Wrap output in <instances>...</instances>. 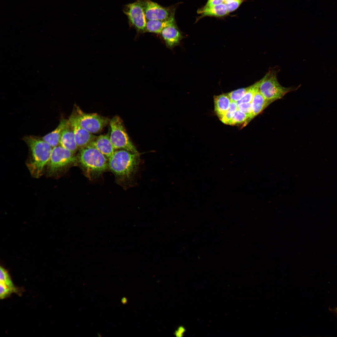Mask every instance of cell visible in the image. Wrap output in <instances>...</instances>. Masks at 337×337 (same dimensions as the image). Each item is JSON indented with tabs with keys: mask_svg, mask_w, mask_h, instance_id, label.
Here are the masks:
<instances>
[{
	"mask_svg": "<svg viewBox=\"0 0 337 337\" xmlns=\"http://www.w3.org/2000/svg\"><path fill=\"white\" fill-rule=\"evenodd\" d=\"M140 162L139 152L120 149L115 151L108 159V167L120 180L129 181L138 171Z\"/></svg>",
	"mask_w": 337,
	"mask_h": 337,
	"instance_id": "6da1fadb",
	"label": "cell"
},
{
	"mask_svg": "<svg viewBox=\"0 0 337 337\" xmlns=\"http://www.w3.org/2000/svg\"><path fill=\"white\" fill-rule=\"evenodd\" d=\"M23 140L31 152L30 159L27 165L32 176L38 178L42 174L44 168L50 159L52 147L42 138L27 136Z\"/></svg>",
	"mask_w": 337,
	"mask_h": 337,
	"instance_id": "7a4b0ae2",
	"label": "cell"
},
{
	"mask_svg": "<svg viewBox=\"0 0 337 337\" xmlns=\"http://www.w3.org/2000/svg\"><path fill=\"white\" fill-rule=\"evenodd\" d=\"M77 161L85 171L90 174H100L108 167V159L90 145L80 149Z\"/></svg>",
	"mask_w": 337,
	"mask_h": 337,
	"instance_id": "3957f363",
	"label": "cell"
},
{
	"mask_svg": "<svg viewBox=\"0 0 337 337\" xmlns=\"http://www.w3.org/2000/svg\"><path fill=\"white\" fill-rule=\"evenodd\" d=\"M278 70L277 68H270L260 80L258 90L267 100L271 103L281 99L287 93L297 89L284 87L280 85L277 77Z\"/></svg>",
	"mask_w": 337,
	"mask_h": 337,
	"instance_id": "277c9868",
	"label": "cell"
},
{
	"mask_svg": "<svg viewBox=\"0 0 337 337\" xmlns=\"http://www.w3.org/2000/svg\"><path fill=\"white\" fill-rule=\"evenodd\" d=\"M77 161L74 154L58 145L53 148L47 165V175L54 176Z\"/></svg>",
	"mask_w": 337,
	"mask_h": 337,
	"instance_id": "5b68a950",
	"label": "cell"
},
{
	"mask_svg": "<svg viewBox=\"0 0 337 337\" xmlns=\"http://www.w3.org/2000/svg\"><path fill=\"white\" fill-rule=\"evenodd\" d=\"M69 118L92 134L100 132L110 121L108 118L97 114L85 113L77 106L75 107Z\"/></svg>",
	"mask_w": 337,
	"mask_h": 337,
	"instance_id": "8992f818",
	"label": "cell"
},
{
	"mask_svg": "<svg viewBox=\"0 0 337 337\" xmlns=\"http://www.w3.org/2000/svg\"><path fill=\"white\" fill-rule=\"evenodd\" d=\"M109 123L111 128L110 138L114 149L138 153L131 141L120 118L115 116L110 120Z\"/></svg>",
	"mask_w": 337,
	"mask_h": 337,
	"instance_id": "52a82bcc",
	"label": "cell"
},
{
	"mask_svg": "<svg viewBox=\"0 0 337 337\" xmlns=\"http://www.w3.org/2000/svg\"><path fill=\"white\" fill-rule=\"evenodd\" d=\"M141 3L146 20H166L174 17L175 7H164L150 0H137Z\"/></svg>",
	"mask_w": 337,
	"mask_h": 337,
	"instance_id": "ba28073f",
	"label": "cell"
},
{
	"mask_svg": "<svg viewBox=\"0 0 337 337\" xmlns=\"http://www.w3.org/2000/svg\"><path fill=\"white\" fill-rule=\"evenodd\" d=\"M123 11L130 26L138 32H146V19L142 7L138 0L125 5Z\"/></svg>",
	"mask_w": 337,
	"mask_h": 337,
	"instance_id": "9c48e42d",
	"label": "cell"
},
{
	"mask_svg": "<svg viewBox=\"0 0 337 337\" xmlns=\"http://www.w3.org/2000/svg\"><path fill=\"white\" fill-rule=\"evenodd\" d=\"M68 121L73 131L76 144L78 148H82L89 145L96 137L81 127L73 120L69 118Z\"/></svg>",
	"mask_w": 337,
	"mask_h": 337,
	"instance_id": "30bf717a",
	"label": "cell"
},
{
	"mask_svg": "<svg viewBox=\"0 0 337 337\" xmlns=\"http://www.w3.org/2000/svg\"><path fill=\"white\" fill-rule=\"evenodd\" d=\"M160 34L166 46L169 48L179 44L183 37L176 23L164 28Z\"/></svg>",
	"mask_w": 337,
	"mask_h": 337,
	"instance_id": "8fae6325",
	"label": "cell"
},
{
	"mask_svg": "<svg viewBox=\"0 0 337 337\" xmlns=\"http://www.w3.org/2000/svg\"><path fill=\"white\" fill-rule=\"evenodd\" d=\"M89 145L95 148L108 159L115 151L108 134L97 137Z\"/></svg>",
	"mask_w": 337,
	"mask_h": 337,
	"instance_id": "7c38bea8",
	"label": "cell"
},
{
	"mask_svg": "<svg viewBox=\"0 0 337 337\" xmlns=\"http://www.w3.org/2000/svg\"><path fill=\"white\" fill-rule=\"evenodd\" d=\"M59 145L74 154L78 149L75 142L72 127L69 121L62 133Z\"/></svg>",
	"mask_w": 337,
	"mask_h": 337,
	"instance_id": "4fadbf2b",
	"label": "cell"
},
{
	"mask_svg": "<svg viewBox=\"0 0 337 337\" xmlns=\"http://www.w3.org/2000/svg\"><path fill=\"white\" fill-rule=\"evenodd\" d=\"M68 122V120H61L57 127L54 130L44 136L42 139L52 147L58 145L62 133Z\"/></svg>",
	"mask_w": 337,
	"mask_h": 337,
	"instance_id": "5bb4252c",
	"label": "cell"
},
{
	"mask_svg": "<svg viewBox=\"0 0 337 337\" xmlns=\"http://www.w3.org/2000/svg\"><path fill=\"white\" fill-rule=\"evenodd\" d=\"M214 111L220 119L228 109L231 102L228 93L214 96Z\"/></svg>",
	"mask_w": 337,
	"mask_h": 337,
	"instance_id": "9a60e30c",
	"label": "cell"
},
{
	"mask_svg": "<svg viewBox=\"0 0 337 337\" xmlns=\"http://www.w3.org/2000/svg\"><path fill=\"white\" fill-rule=\"evenodd\" d=\"M197 13L200 15L199 19L206 16L222 17L229 14L224 3L208 8L202 7L198 10Z\"/></svg>",
	"mask_w": 337,
	"mask_h": 337,
	"instance_id": "2e32d148",
	"label": "cell"
},
{
	"mask_svg": "<svg viewBox=\"0 0 337 337\" xmlns=\"http://www.w3.org/2000/svg\"><path fill=\"white\" fill-rule=\"evenodd\" d=\"M175 23L174 17L164 20H146V32L160 33L164 28Z\"/></svg>",
	"mask_w": 337,
	"mask_h": 337,
	"instance_id": "e0dca14e",
	"label": "cell"
},
{
	"mask_svg": "<svg viewBox=\"0 0 337 337\" xmlns=\"http://www.w3.org/2000/svg\"><path fill=\"white\" fill-rule=\"evenodd\" d=\"M251 103L254 118L271 103L264 98L258 89L256 92Z\"/></svg>",
	"mask_w": 337,
	"mask_h": 337,
	"instance_id": "ac0fdd59",
	"label": "cell"
},
{
	"mask_svg": "<svg viewBox=\"0 0 337 337\" xmlns=\"http://www.w3.org/2000/svg\"><path fill=\"white\" fill-rule=\"evenodd\" d=\"M252 119L251 116L238 110L227 125H233L243 124L244 126Z\"/></svg>",
	"mask_w": 337,
	"mask_h": 337,
	"instance_id": "d6986e66",
	"label": "cell"
},
{
	"mask_svg": "<svg viewBox=\"0 0 337 337\" xmlns=\"http://www.w3.org/2000/svg\"><path fill=\"white\" fill-rule=\"evenodd\" d=\"M260 80L249 86L243 97L237 102L238 105L242 103H251L256 92L258 90Z\"/></svg>",
	"mask_w": 337,
	"mask_h": 337,
	"instance_id": "ffe728a7",
	"label": "cell"
},
{
	"mask_svg": "<svg viewBox=\"0 0 337 337\" xmlns=\"http://www.w3.org/2000/svg\"><path fill=\"white\" fill-rule=\"evenodd\" d=\"M237 110L238 104L237 102L231 101L228 109L220 120L222 123L227 125Z\"/></svg>",
	"mask_w": 337,
	"mask_h": 337,
	"instance_id": "44dd1931",
	"label": "cell"
},
{
	"mask_svg": "<svg viewBox=\"0 0 337 337\" xmlns=\"http://www.w3.org/2000/svg\"><path fill=\"white\" fill-rule=\"evenodd\" d=\"M0 281L7 286L16 289L7 271L2 266L0 267Z\"/></svg>",
	"mask_w": 337,
	"mask_h": 337,
	"instance_id": "7402d4cb",
	"label": "cell"
},
{
	"mask_svg": "<svg viewBox=\"0 0 337 337\" xmlns=\"http://www.w3.org/2000/svg\"><path fill=\"white\" fill-rule=\"evenodd\" d=\"M249 86L239 89L228 93L231 101L237 102L240 100L244 96Z\"/></svg>",
	"mask_w": 337,
	"mask_h": 337,
	"instance_id": "603a6c76",
	"label": "cell"
},
{
	"mask_svg": "<svg viewBox=\"0 0 337 337\" xmlns=\"http://www.w3.org/2000/svg\"><path fill=\"white\" fill-rule=\"evenodd\" d=\"M16 289L10 287L5 284L0 283V298L4 299L9 296L13 292H16Z\"/></svg>",
	"mask_w": 337,
	"mask_h": 337,
	"instance_id": "cb8c5ba5",
	"label": "cell"
},
{
	"mask_svg": "<svg viewBox=\"0 0 337 337\" xmlns=\"http://www.w3.org/2000/svg\"><path fill=\"white\" fill-rule=\"evenodd\" d=\"M238 110L254 118L251 103H242L238 105Z\"/></svg>",
	"mask_w": 337,
	"mask_h": 337,
	"instance_id": "d4e9b609",
	"label": "cell"
},
{
	"mask_svg": "<svg viewBox=\"0 0 337 337\" xmlns=\"http://www.w3.org/2000/svg\"><path fill=\"white\" fill-rule=\"evenodd\" d=\"M246 0H232L226 3L228 13L236 10Z\"/></svg>",
	"mask_w": 337,
	"mask_h": 337,
	"instance_id": "484cf974",
	"label": "cell"
},
{
	"mask_svg": "<svg viewBox=\"0 0 337 337\" xmlns=\"http://www.w3.org/2000/svg\"><path fill=\"white\" fill-rule=\"evenodd\" d=\"M224 0H208L205 5L203 7V8H208L216 5L223 3Z\"/></svg>",
	"mask_w": 337,
	"mask_h": 337,
	"instance_id": "4316f807",
	"label": "cell"
},
{
	"mask_svg": "<svg viewBox=\"0 0 337 337\" xmlns=\"http://www.w3.org/2000/svg\"><path fill=\"white\" fill-rule=\"evenodd\" d=\"M330 310H331L333 312H334L337 314V307L335 308L334 309H330Z\"/></svg>",
	"mask_w": 337,
	"mask_h": 337,
	"instance_id": "83f0119b",
	"label": "cell"
},
{
	"mask_svg": "<svg viewBox=\"0 0 337 337\" xmlns=\"http://www.w3.org/2000/svg\"><path fill=\"white\" fill-rule=\"evenodd\" d=\"M126 301H127V300L125 299V298H123L122 299V303H124V304L125 303H125L126 302Z\"/></svg>",
	"mask_w": 337,
	"mask_h": 337,
	"instance_id": "f1b7e54d",
	"label": "cell"
},
{
	"mask_svg": "<svg viewBox=\"0 0 337 337\" xmlns=\"http://www.w3.org/2000/svg\"><path fill=\"white\" fill-rule=\"evenodd\" d=\"M232 0H224V3H226L230 1H232Z\"/></svg>",
	"mask_w": 337,
	"mask_h": 337,
	"instance_id": "f546056e",
	"label": "cell"
}]
</instances>
